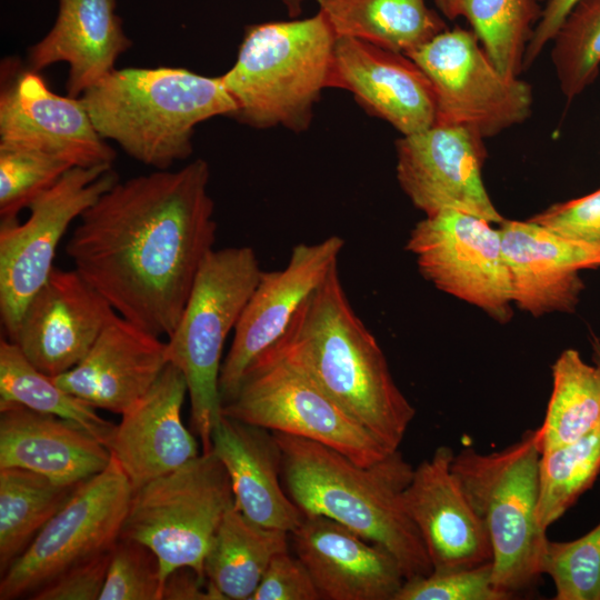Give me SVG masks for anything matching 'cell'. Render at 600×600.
<instances>
[{
	"label": "cell",
	"mask_w": 600,
	"mask_h": 600,
	"mask_svg": "<svg viewBox=\"0 0 600 600\" xmlns=\"http://www.w3.org/2000/svg\"><path fill=\"white\" fill-rule=\"evenodd\" d=\"M209 180L203 159L118 180L80 216L66 246L74 270L119 316L158 337L176 329L213 250Z\"/></svg>",
	"instance_id": "obj_1"
},
{
	"label": "cell",
	"mask_w": 600,
	"mask_h": 600,
	"mask_svg": "<svg viewBox=\"0 0 600 600\" xmlns=\"http://www.w3.org/2000/svg\"><path fill=\"white\" fill-rule=\"evenodd\" d=\"M300 368L389 450L416 416L373 334L352 309L338 267L309 296L270 350Z\"/></svg>",
	"instance_id": "obj_2"
},
{
	"label": "cell",
	"mask_w": 600,
	"mask_h": 600,
	"mask_svg": "<svg viewBox=\"0 0 600 600\" xmlns=\"http://www.w3.org/2000/svg\"><path fill=\"white\" fill-rule=\"evenodd\" d=\"M271 432L281 452L286 491L303 514L330 518L382 546L397 558L406 580L432 572L404 507L413 468L399 449L363 467L326 444Z\"/></svg>",
	"instance_id": "obj_3"
},
{
	"label": "cell",
	"mask_w": 600,
	"mask_h": 600,
	"mask_svg": "<svg viewBox=\"0 0 600 600\" xmlns=\"http://www.w3.org/2000/svg\"><path fill=\"white\" fill-rule=\"evenodd\" d=\"M80 98L103 139L157 170L192 154L199 123L237 109L221 76L176 67L113 69Z\"/></svg>",
	"instance_id": "obj_4"
},
{
	"label": "cell",
	"mask_w": 600,
	"mask_h": 600,
	"mask_svg": "<svg viewBox=\"0 0 600 600\" xmlns=\"http://www.w3.org/2000/svg\"><path fill=\"white\" fill-rule=\"evenodd\" d=\"M336 40L320 10L247 27L236 62L221 74L237 108L233 118L258 129H307L329 87Z\"/></svg>",
	"instance_id": "obj_5"
},
{
	"label": "cell",
	"mask_w": 600,
	"mask_h": 600,
	"mask_svg": "<svg viewBox=\"0 0 600 600\" xmlns=\"http://www.w3.org/2000/svg\"><path fill=\"white\" fill-rule=\"evenodd\" d=\"M537 429L507 448L483 453L464 447L452 471L487 529L494 587L510 599L538 584L547 534L537 520L540 459Z\"/></svg>",
	"instance_id": "obj_6"
},
{
	"label": "cell",
	"mask_w": 600,
	"mask_h": 600,
	"mask_svg": "<svg viewBox=\"0 0 600 600\" xmlns=\"http://www.w3.org/2000/svg\"><path fill=\"white\" fill-rule=\"evenodd\" d=\"M262 270L247 246L213 249L202 262L184 311L168 337L169 363L181 370L190 399V423L211 450L222 418L219 377L223 347L252 294Z\"/></svg>",
	"instance_id": "obj_7"
},
{
	"label": "cell",
	"mask_w": 600,
	"mask_h": 600,
	"mask_svg": "<svg viewBox=\"0 0 600 600\" xmlns=\"http://www.w3.org/2000/svg\"><path fill=\"white\" fill-rule=\"evenodd\" d=\"M233 504L224 466L211 450L201 452L132 492L120 537L156 553L163 581L180 567L194 569L206 580V554Z\"/></svg>",
	"instance_id": "obj_8"
},
{
	"label": "cell",
	"mask_w": 600,
	"mask_h": 600,
	"mask_svg": "<svg viewBox=\"0 0 600 600\" xmlns=\"http://www.w3.org/2000/svg\"><path fill=\"white\" fill-rule=\"evenodd\" d=\"M222 416L326 444L368 467L391 451L300 368L273 351L246 372Z\"/></svg>",
	"instance_id": "obj_9"
},
{
	"label": "cell",
	"mask_w": 600,
	"mask_h": 600,
	"mask_svg": "<svg viewBox=\"0 0 600 600\" xmlns=\"http://www.w3.org/2000/svg\"><path fill=\"white\" fill-rule=\"evenodd\" d=\"M408 57L433 87L436 123L462 126L486 139L532 112L531 86L501 72L472 30L446 29Z\"/></svg>",
	"instance_id": "obj_10"
},
{
	"label": "cell",
	"mask_w": 600,
	"mask_h": 600,
	"mask_svg": "<svg viewBox=\"0 0 600 600\" xmlns=\"http://www.w3.org/2000/svg\"><path fill=\"white\" fill-rule=\"evenodd\" d=\"M132 487L111 458L82 482L1 576L0 599L29 598L70 567L109 552L120 538Z\"/></svg>",
	"instance_id": "obj_11"
},
{
	"label": "cell",
	"mask_w": 600,
	"mask_h": 600,
	"mask_svg": "<svg viewBox=\"0 0 600 600\" xmlns=\"http://www.w3.org/2000/svg\"><path fill=\"white\" fill-rule=\"evenodd\" d=\"M119 180L112 166L69 169L28 207V219L1 220L0 317L11 340L22 313L48 280L69 226Z\"/></svg>",
	"instance_id": "obj_12"
},
{
	"label": "cell",
	"mask_w": 600,
	"mask_h": 600,
	"mask_svg": "<svg viewBox=\"0 0 600 600\" xmlns=\"http://www.w3.org/2000/svg\"><path fill=\"white\" fill-rule=\"evenodd\" d=\"M407 250L437 289L483 310L499 322L512 314V288L499 229L479 217L442 210L411 230Z\"/></svg>",
	"instance_id": "obj_13"
},
{
	"label": "cell",
	"mask_w": 600,
	"mask_h": 600,
	"mask_svg": "<svg viewBox=\"0 0 600 600\" xmlns=\"http://www.w3.org/2000/svg\"><path fill=\"white\" fill-rule=\"evenodd\" d=\"M397 179L412 204L426 216L442 210L466 212L491 223L504 218L482 180L483 138L473 130L434 123L396 142Z\"/></svg>",
	"instance_id": "obj_14"
},
{
	"label": "cell",
	"mask_w": 600,
	"mask_h": 600,
	"mask_svg": "<svg viewBox=\"0 0 600 600\" xmlns=\"http://www.w3.org/2000/svg\"><path fill=\"white\" fill-rule=\"evenodd\" d=\"M343 246L338 236L318 243H299L283 269L261 272L222 361V404L233 398L248 369L282 339L304 301L338 267Z\"/></svg>",
	"instance_id": "obj_15"
},
{
	"label": "cell",
	"mask_w": 600,
	"mask_h": 600,
	"mask_svg": "<svg viewBox=\"0 0 600 600\" xmlns=\"http://www.w3.org/2000/svg\"><path fill=\"white\" fill-rule=\"evenodd\" d=\"M0 146L39 151L72 168L112 166L116 159L81 98L57 94L29 68L2 82Z\"/></svg>",
	"instance_id": "obj_16"
},
{
	"label": "cell",
	"mask_w": 600,
	"mask_h": 600,
	"mask_svg": "<svg viewBox=\"0 0 600 600\" xmlns=\"http://www.w3.org/2000/svg\"><path fill=\"white\" fill-rule=\"evenodd\" d=\"M116 314L77 270L54 267L26 307L10 341L38 370L56 377L86 357Z\"/></svg>",
	"instance_id": "obj_17"
},
{
	"label": "cell",
	"mask_w": 600,
	"mask_h": 600,
	"mask_svg": "<svg viewBox=\"0 0 600 600\" xmlns=\"http://www.w3.org/2000/svg\"><path fill=\"white\" fill-rule=\"evenodd\" d=\"M453 457L449 446H439L413 469L403 491L406 510L424 542L434 571L473 568L492 561L489 534L452 471Z\"/></svg>",
	"instance_id": "obj_18"
},
{
	"label": "cell",
	"mask_w": 600,
	"mask_h": 600,
	"mask_svg": "<svg viewBox=\"0 0 600 600\" xmlns=\"http://www.w3.org/2000/svg\"><path fill=\"white\" fill-rule=\"evenodd\" d=\"M329 87L351 92L401 136L436 123L433 87L408 56L353 38H337Z\"/></svg>",
	"instance_id": "obj_19"
},
{
	"label": "cell",
	"mask_w": 600,
	"mask_h": 600,
	"mask_svg": "<svg viewBox=\"0 0 600 600\" xmlns=\"http://www.w3.org/2000/svg\"><path fill=\"white\" fill-rule=\"evenodd\" d=\"M513 302L534 317L572 312L584 288L582 269L600 267V248L573 241L532 221L499 226Z\"/></svg>",
	"instance_id": "obj_20"
},
{
	"label": "cell",
	"mask_w": 600,
	"mask_h": 600,
	"mask_svg": "<svg viewBox=\"0 0 600 600\" xmlns=\"http://www.w3.org/2000/svg\"><path fill=\"white\" fill-rule=\"evenodd\" d=\"M323 600H394L406 581L397 558L346 526L306 516L291 533Z\"/></svg>",
	"instance_id": "obj_21"
},
{
	"label": "cell",
	"mask_w": 600,
	"mask_h": 600,
	"mask_svg": "<svg viewBox=\"0 0 600 600\" xmlns=\"http://www.w3.org/2000/svg\"><path fill=\"white\" fill-rule=\"evenodd\" d=\"M187 393L183 373L168 363L150 390L114 426L106 447L133 491L200 454L194 436L181 419Z\"/></svg>",
	"instance_id": "obj_22"
},
{
	"label": "cell",
	"mask_w": 600,
	"mask_h": 600,
	"mask_svg": "<svg viewBox=\"0 0 600 600\" xmlns=\"http://www.w3.org/2000/svg\"><path fill=\"white\" fill-rule=\"evenodd\" d=\"M168 363L167 341L116 314L86 357L52 379L89 406L122 414L150 390Z\"/></svg>",
	"instance_id": "obj_23"
},
{
	"label": "cell",
	"mask_w": 600,
	"mask_h": 600,
	"mask_svg": "<svg viewBox=\"0 0 600 600\" xmlns=\"http://www.w3.org/2000/svg\"><path fill=\"white\" fill-rule=\"evenodd\" d=\"M107 447L73 421L0 402V469L21 468L76 486L110 463Z\"/></svg>",
	"instance_id": "obj_24"
},
{
	"label": "cell",
	"mask_w": 600,
	"mask_h": 600,
	"mask_svg": "<svg viewBox=\"0 0 600 600\" xmlns=\"http://www.w3.org/2000/svg\"><path fill=\"white\" fill-rule=\"evenodd\" d=\"M116 9V0H58L53 26L29 49L28 68L40 72L67 63V94L80 97L131 47Z\"/></svg>",
	"instance_id": "obj_25"
},
{
	"label": "cell",
	"mask_w": 600,
	"mask_h": 600,
	"mask_svg": "<svg viewBox=\"0 0 600 600\" xmlns=\"http://www.w3.org/2000/svg\"><path fill=\"white\" fill-rule=\"evenodd\" d=\"M211 451L231 481L234 506L264 528L294 531L304 514L280 483L281 452L268 429L222 416Z\"/></svg>",
	"instance_id": "obj_26"
},
{
	"label": "cell",
	"mask_w": 600,
	"mask_h": 600,
	"mask_svg": "<svg viewBox=\"0 0 600 600\" xmlns=\"http://www.w3.org/2000/svg\"><path fill=\"white\" fill-rule=\"evenodd\" d=\"M289 534L253 523L233 504L206 554L207 583L222 600H251L272 558L289 550Z\"/></svg>",
	"instance_id": "obj_27"
},
{
	"label": "cell",
	"mask_w": 600,
	"mask_h": 600,
	"mask_svg": "<svg viewBox=\"0 0 600 600\" xmlns=\"http://www.w3.org/2000/svg\"><path fill=\"white\" fill-rule=\"evenodd\" d=\"M337 38L409 56L447 28L427 0H318Z\"/></svg>",
	"instance_id": "obj_28"
},
{
	"label": "cell",
	"mask_w": 600,
	"mask_h": 600,
	"mask_svg": "<svg viewBox=\"0 0 600 600\" xmlns=\"http://www.w3.org/2000/svg\"><path fill=\"white\" fill-rule=\"evenodd\" d=\"M80 484H60L21 468L0 469L1 576Z\"/></svg>",
	"instance_id": "obj_29"
},
{
	"label": "cell",
	"mask_w": 600,
	"mask_h": 600,
	"mask_svg": "<svg viewBox=\"0 0 600 600\" xmlns=\"http://www.w3.org/2000/svg\"><path fill=\"white\" fill-rule=\"evenodd\" d=\"M600 422V369L566 349L552 364V392L537 429L540 452L573 442Z\"/></svg>",
	"instance_id": "obj_30"
},
{
	"label": "cell",
	"mask_w": 600,
	"mask_h": 600,
	"mask_svg": "<svg viewBox=\"0 0 600 600\" xmlns=\"http://www.w3.org/2000/svg\"><path fill=\"white\" fill-rule=\"evenodd\" d=\"M0 402H13L81 426L104 446L116 424L38 370L7 338L0 340Z\"/></svg>",
	"instance_id": "obj_31"
},
{
	"label": "cell",
	"mask_w": 600,
	"mask_h": 600,
	"mask_svg": "<svg viewBox=\"0 0 600 600\" xmlns=\"http://www.w3.org/2000/svg\"><path fill=\"white\" fill-rule=\"evenodd\" d=\"M600 474V422L580 439L540 453L537 520L544 531Z\"/></svg>",
	"instance_id": "obj_32"
},
{
	"label": "cell",
	"mask_w": 600,
	"mask_h": 600,
	"mask_svg": "<svg viewBox=\"0 0 600 600\" xmlns=\"http://www.w3.org/2000/svg\"><path fill=\"white\" fill-rule=\"evenodd\" d=\"M540 0H464L462 17L484 51L504 74L519 77L533 30L540 19Z\"/></svg>",
	"instance_id": "obj_33"
},
{
	"label": "cell",
	"mask_w": 600,
	"mask_h": 600,
	"mask_svg": "<svg viewBox=\"0 0 600 600\" xmlns=\"http://www.w3.org/2000/svg\"><path fill=\"white\" fill-rule=\"evenodd\" d=\"M551 61L567 101L580 96L600 70V0H580L551 40Z\"/></svg>",
	"instance_id": "obj_34"
},
{
	"label": "cell",
	"mask_w": 600,
	"mask_h": 600,
	"mask_svg": "<svg viewBox=\"0 0 600 600\" xmlns=\"http://www.w3.org/2000/svg\"><path fill=\"white\" fill-rule=\"evenodd\" d=\"M541 572L554 584V600H600V522L571 541L547 540Z\"/></svg>",
	"instance_id": "obj_35"
},
{
	"label": "cell",
	"mask_w": 600,
	"mask_h": 600,
	"mask_svg": "<svg viewBox=\"0 0 600 600\" xmlns=\"http://www.w3.org/2000/svg\"><path fill=\"white\" fill-rule=\"evenodd\" d=\"M46 153L0 146V218L17 219L21 209L52 187L69 169Z\"/></svg>",
	"instance_id": "obj_36"
},
{
	"label": "cell",
	"mask_w": 600,
	"mask_h": 600,
	"mask_svg": "<svg viewBox=\"0 0 600 600\" xmlns=\"http://www.w3.org/2000/svg\"><path fill=\"white\" fill-rule=\"evenodd\" d=\"M162 587L156 553L139 541L120 537L111 549L99 600H162Z\"/></svg>",
	"instance_id": "obj_37"
},
{
	"label": "cell",
	"mask_w": 600,
	"mask_h": 600,
	"mask_svg": "<svg viewBox=\"0 0 600 600\" xmlns=\"http://www.w3.org/2000/svg\"><path fill=\"white\" fill-rule=\"evenodd\" d=\"M492 580V561L408 579L394 600H509Z\"/></svg>",
	"instance_id": "obj_38"
},
{
	"label": "cell",
	"mask_w": 600,
	"mask_h": 600,
	"mask_svg": "<svg viewBox=\"0 0 600 600\" xmlns=\"http://www.w3.org/2000/svg\"><path fill=\"white\" fill-rule=\"evenodd\" d=\"M530 220L563 238L600 248V189L556 203Z\"/></svg>",
	"instance_id": "obj_39"
},
{
	"label": "cell",
	"mask_w": 600,
	"mask_h": 600,
	"mask_svg": "<svg viewBox=\"0 0 600 600\" xmlns=\"http://www.w3.org/2000/svg\"><path fill=\"white\" fill-rule=\"evenodd\" d=\"M251 600H321L304 563L289 550L270 561Z\"/></svg>",
	"instance_id": "obj_40"
},
{
	"label": "cell",
	"mask_w": 600,
	"mask_h": 600,
	"mask_svg": "<svg viewBox=\"0 0 600 600\" xmlns=\"http://www.w3.org/2000/svg\"><path fill=\"white\" fill-rule=\"evenodd\" d=\"M110 552L79 562L34 591L31 600H99L103 589Z\"/></svg>",
	"instance_id": "obj_41"
},
{
	"label": "cell",
	"mask_w": 600,
	"mask_h": 600,
	"mask_svg": "<svg viewBox=\"0 0 600 600\" xmlns=\"http://www.w3.org/2000/svg\"><path fill=\"white\" fill-rule=\"evenodd\" d=\"M546 1L540 19L533 30L523 58V70L530 68L544 48L551 42L562 21L580 0H540Z\"/></svg>",
	"instance_id": "obj_42"
},
{
	"label": "cell",
	"mask_w": 600,
	"mask_h": 600,
	"mask_svg": "<svg viewBox=\"0 0 600 600\" xmlns=\"http://www.w3.org/2000/svg\"><path fill=\"white\" fill-rule=\"evenodd\" d=\"M162 600H222L194 569L180 567L167 574Z\"/></svg>",
	"instance_id": "obj_43"
},
{
	"label": "cell",
	"mask_w": 600,
	"mask_h": 600,
	"mask_svg": "<svg viewBox=\"0 0 600 600\" xmlns=\"http://www.w3.org/2000/svg\"><path fill=\"white\" fill-rule=\"evenodd\" d=\"M440 12L449 20L462 17L464 0H433Z\"/></svg>",
	"instance_id": "obj_44"
},
{
	"label": "cell",
	"mask_w": 600,
	"mask_h": 600,
	"mask_svg": "<svg viewBox=\"0 0 600 600\" xmlns=\"http://www.w3.org/2000/svg\"><path fill=\"white\" fill-rule=\"evenodd\" d=\"M291 17L298 16L302 10L304 0H281Z\"/></svg>",
	"instance_id": "obj_45"
},
{
	"label": "cell",
	"mask_w": 600,
	"mask_h": 600,
	"mask_svg": "<svg viewBox=\"0 0 600 600\" xmlns=\"http://www.w3.org/2000/svg\"><path fill=\"white\" fill-rule=\"evenodd\" d=\"M592 351V360L594 364L600 369V338L593 341Z\"/></svg>",
	"instance_id": "obj_46"
}]
</instances>
